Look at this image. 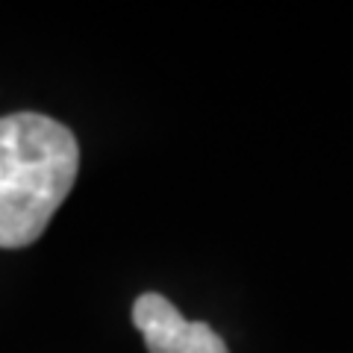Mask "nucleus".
I'll return each mask as SVG.
<instances>
[{
    "mask_svg": "<svg viewBox=\"0 0 353 353\" xmlns=\"http://www.w3.org/2000/svg\"><path fill=\"white\" fill-rule=\"evenodd\" d=\"M74 132L39 112L0 118V248L32 245L74 189Z\"/></svg>",
    "mask_w": 353,
    "mask_h": 353,
    "instance_id": "1",
    "label": "nucleus"
},
{
    "mask_svg": "<svg viewBox=\"0 0 353 353\" xmlns=\"http://www.w3.org/2000/svg\"><path fill=\"white\" fill-rule=\"evenodd\" d=\"M132 324L150 353H230L224 339L203 321H189L162 294H141L132 303Z\"/></svg>",
    "mask_w": 353,
    "mask_h": 353,
    "instance_id": "2",
    "label": "nucleus"
}]
</instances>
